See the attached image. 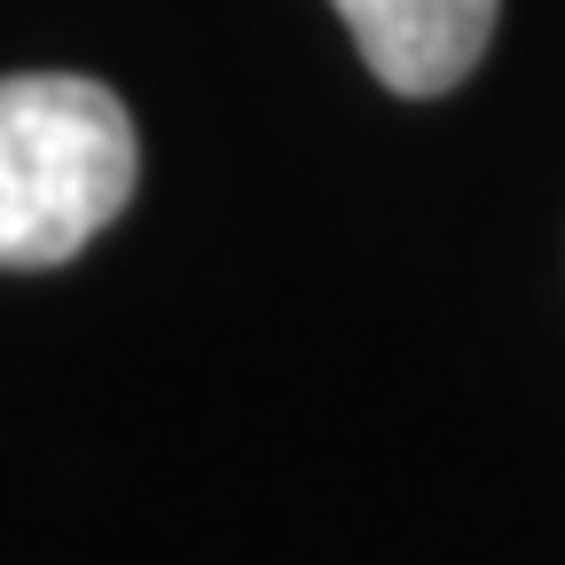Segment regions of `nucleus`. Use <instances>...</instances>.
<instances>
[{
    "label": "nucleus",
    "instance_id": "f257e3e1",
    "mask_svg": "<svg viewBox=\"0 0 565 565\" xmlns=\"http://www.w3.org/2000/svg\"><path fill=\"white\" fill-rule=\"evenodd\" d=\"M134 118L103 79L17 71L0 79V267H63L134 196Z\"/></svg>",
    "mask_w": 565,
    "mask_h": 565
},
{
    "label": "nucleus",
    "instance_id": "f03ea898",
    "mask_svg": "<svg viewBox=\"0 0 565 565\" xmlns=\"http://www.w3.org/2000/svg\"><path fill=\"white\" fill-rule=\"evenodd\" d=\"M393 95H448L494 40L503 0H330Z\"/></svg>",
    "mask_w": 565,
    "mask_h": 565
}]
</instances>
